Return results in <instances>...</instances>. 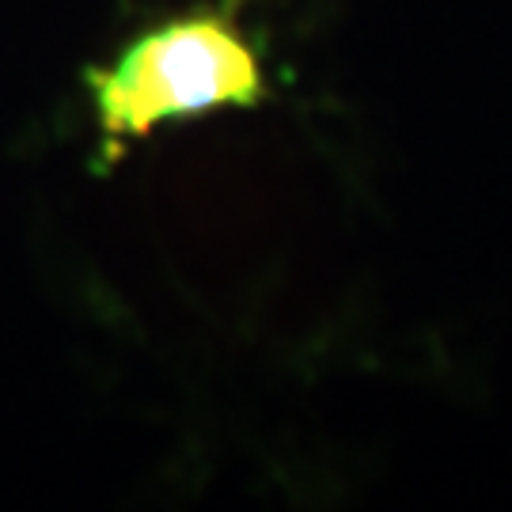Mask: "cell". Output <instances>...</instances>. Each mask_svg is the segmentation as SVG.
<instances>
[{
  "instance_id": "obj_1",
  "label": "cell",
  "mask_w": 512,
  "mask_h": 512,
  "mask_svg": "<svg viewBox=\"0 0 512 512\" xmlns=\"http://www.w3.org/2000/svg\"><path fill=\"white\" fill-rule=\"evenodd\" d=\"M80 80L99 141L95 167L103 171L171 122L262 110L274 99L262 46L243 31L232 0L148 23L107 65H88Z\"/></svg>"
}]
</instances>
